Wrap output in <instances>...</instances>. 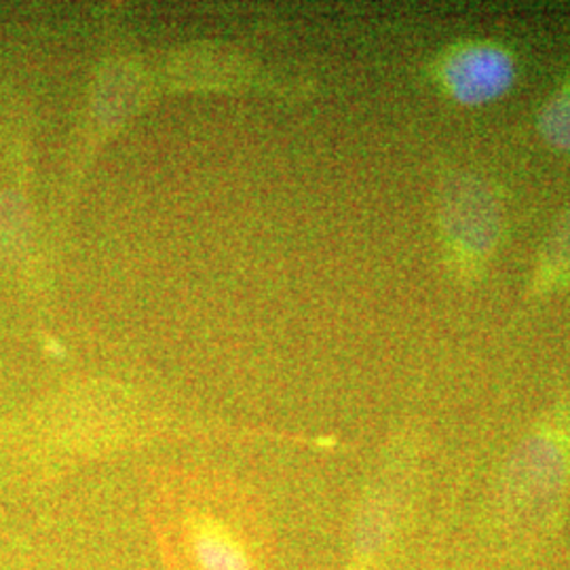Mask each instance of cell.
<instances>
[{"label":"cell","mask_w":570,"mask_h":570,"mask_svg":"<svg viewBox=\"0 0 570 570\" xmlns=\"http://www.w3.org/2000/svg\"><path fill=\"white\" fill-rule=\"evenodd\" d=\"M385 534H387V513L381 508H370L360 518V524H357V534H355L357 551L364 556L374 553L381 548Z\"/></svg>","instance_id":"cell-7"},{"label":"cell","mask_w":570,"mask_h":570,"mask_svg":"<svg viewBox=\"0 0 570 570\" xmlns=\"http://www.w3.org/2000/svg\"><path fill=\"white\" fill-rule=\"evenodd\" d=\"M442 225L450 261L471 275L484 266L501 239V202L489 183L473 176L454 178L442 207Z\"/></svg>","instance_id":"cell-1"},{"label":"cell","mask_w":570,"mask_h":570,"mask_svg":"<svg viewBox=\"0 0 570 570\" xmlns=\"http://www.w3.org/2000/svg\"><path fill=\"white\" fill-rule=\"evenodd\" d=\"M537 125L541 138L551 148L570 153V79L543 104Z\"/></svg>","instance_id":"cell-6"},{"label":"cell","mask_w":570,"mask_h":570,"mask_svg":"<svg viewBox=\"0 0 570 570\" xmlns=\"http://www.w3.org/2000/svg\"><path fill=\"white\" fill-rule=\"evenodd\" d=\"M438 72L454 102L480 106L510 91L515 79V61L501 45L461 42L442 56Z\"/></svg>","instance_id":"cell-2"},{"label":"cell","mask_w":570,"mask_h":570,"mask_svg":"<svg viewBox=\"0 0 570 570\" xmlns=\"http://www.w3.org/2000/svg\"><path fill=\"white\" fill-rule=\"evenodd\" d=\"M537 263L532 285L539 296L570 284V209L551 230Z\"/></svg>","instance_id":"cell-5"},{"label":"cell","mask_w":570,"mask_h":570,"mask_svg":"<svg viewBox=\"0 0 570 570\" xmlns=\"http://www.w3.org/2000/svg\"><path fill=\"white\" fill-rule=\"evenodd\" d=\"M569 454L551 433L529 438L511 461L508 484L511 497L522 505H537L551 499L564 484Z\"/></svg>","instance_id":"cell-3"},{"label":"cell","mask_w":570,"mask_h":570,"mask_svg":"<svg viewBox=\"0 0 570 570\" xmlns=\"http://www.w3.org/2000/svg\"><path fill=\"white\" fill-rule=\"evenodd\" d=\"M184 543L197 570H256L244 539L214 513L188 515Z\"/></svg>","instance_id":"cell-4"}]
</instances>
